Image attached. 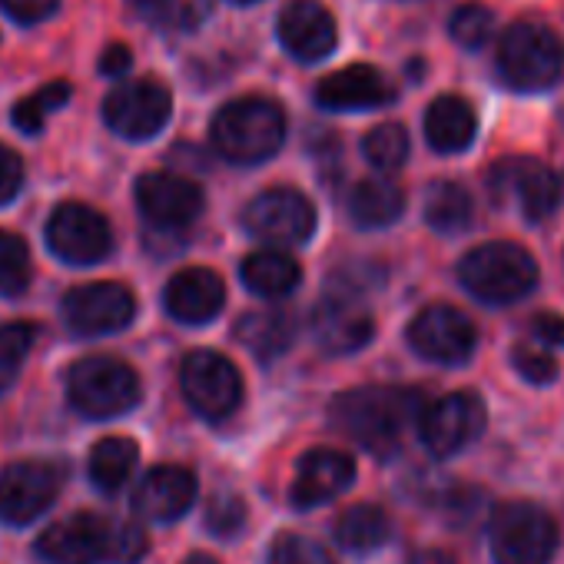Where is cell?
I'll list each match as a JSON object with an SVG mask.
<instances>
[{
  "mask_svg": "<svg viewBox=\"0 0 564 564\" xmlns=\"http://www.w3.org/2000/svg\"><path fill=\"white\" fill-rule=\"evenodd\" d=\"M419 392L392 389V386H362L336 399L333 422L343 435L356 438L362 448L376 455H389L399 448L402 432L419 415Z\"/></svg>",
  "mask_w": 564,
  "mask_h": 564,
  "instance_id": "cell-1",
  "label": "cell"
},
{
  "mask_svg": "<svg viewBox=\"0 0 564 564\" xmlns=\"http://www.w3.org/2000/svg\"><path fill=\"white\" fill-rule=\"evenodd\" d=\"M213 147L229 163H262L275 156V150L286 140V117L265 97H242L226 104L209 127Z\"/></svg>",
  "mask_w": 564,
  "mask_h": 564,
  "instance_id": "cell-2",
  "label": "cell"
},
{
  "mask_svg": "<svg viewBox=\"0 0 564 564\" xmlns=\"http://www.w3.org/2000/svg\"><path fill=\"white\" fill-rule=\"evenodd\" d=\"M458 279L475 300L505 306L534 290L538 265L514 242H485V246H475L462 259Z\"/></svg>",
  "mask_w": 564,
  "mask_h": 564,
  "instance_id": "cell-3",
  "label": "cell"
},
{
  "mask_svg": "<svg viewBox=\"0 0 564 564\" xmlns=\"http://www.w3.org/2000/svg\"><path fill=\"white\" fill-rule=\"evenodd\" d=\"M564 70V44L538 21L511 24L498 44V74L511 90H547Z\"/></svg>",
  "mask_w": 564,
  "mask_h": 564,
  "instance_id": "cell-4",
  "label": "cell"
},
{
  "mask_svg": "<svg viewBox=\"0 0 564 564\" xmlns=\"http://www.w3.org/2000/svg\"><path fill=\"white\" fill-rule=\"evenodd\" d=\"M67 395L74 409L87 419H113L137 405L140 379L137 372L110 356H90L77 362L67 376Z\"/></svg>",
  "mask_w": 564,
  "mask_h": 564,
  "instance_id": "cell-5",
  "label": "cell"
},
{
  "mask_svg": "<svg viewBox=\"0 0 564 564\" xmlns=\"http://www.w3.org/2000/svg\"><path fill=\"white\" fill-rule=\"evenodd\" d=\"M554 544V521L538 505L514 501L491 518V554L498 564H547Z\"/></svg>",
  "mask_w": 564,
  "mask_h": 564,
  "instance_id": "cell-6",
  "label": "cell"
},
{
  "mask_svg": "<svg viewBox=\"0 0 564 564\" xmlns=\"http://www.w3.org/2000/svg\"><path fill=\"white\" fill-rule=\"evenodd\" d=\"M180 386H183V395L193 405V412L209 422L232 415L242 399L239 369L213 349H196L183 359Z\"/></svg>",
  "mask_w": 564,
  "mask_h": 564,
  "instance_id": "cell-7",
  "label": "cell"
},
{
  "mask_svg": "<svg viewBox=\"0 0 564 564\" xmlns=\"http://www.w3.org/2000/svg\"><path fill=\"white\" fill-rule=\"evenodd\" d=\"M246 229L262 239V242H279V246H293L306 242L316 229V206L290 186H275L259 193L246 213H242Z\"/></svg>",
  "mask_w": 564,
  "mask_h": 564,
  "instance_id": "cell-8",
  "label": "cell"
},
{
  "mask_svg": "<svg viewBox=\"0 0 564 564\" xmlns=\"http://www.w3.org/2000/svg\"><path fill=\"white\" fill-rule=\"evenodd\" d=\"M47 246L70 265H94L113 249V232L97 209L61 203L47 219Z\"/></svg>",
  "mask_w": 564,
  "mask_h": 564,
  "instance_id": "cell-9",
  "label": "cell"
},
{
  "mask_svg": "<svg viewBox=\"0 0 564 564\" xmlns=\"http://www.w3.org/2000/svg\"><path fill=\"white\" fill-rule=\"evenodd\" d=\"M170 90L156 80L120 84L104 100V120L123 140H150L170 120Z\"/></svg>",
  "mask_w": 564,
  "mask_h": 564,
  "instance_id": "cell-10",
  "label": "cell"
},
{
  "mask_svg": "<svg viewBox=\"0 0 564 564\" xmlns=\"http://www.w3.org/2000/svg\"><path fill=\"white\" fill-rule=\"evenodd\" d=\"M491 196L514 206L524 219L538 223L554 213L561 199V180L538 160H505L488 176Z\"/></svg>",
  "mask_w": 564,
  "mask_h": 564,
  "instance_id": "cell-11",
  "label": "cell"
},
{
  "mask_svg": "<svg viewBox=\"0 0 564 564\" xmlns=\"http://www.w3.org/2000/svg\"><path fill=\"white\" fill-rule=\"evenodd\" d=\"M137 313L133 293L120 282H90L77 286L64 300V319L77 336H107L130 326Z\"/></svg>",
  "mask_w": 564,
  "mask_h": 564,
  "instance_id": "cell-12",
  "label": "cell"
},
{
  "mask_svg": "<svg viewBox=\"0 0 564 564\" xmlns=\"http://www.w3.org/2000/svg\"><path fill=\"white\" fill-rule=\"evenodd\" d=\"M422 442L432 455L448 458L462 452L468 442H475L485 429V405L471 392H452L429 405L419 419Z\"/></svg>",
  "mask_w": 564,
  "mask_h": 564,
  "instance_id": "cell-13",
  "label": "cell"
},
{
  "mask_svg": "<svg viewBox=\"0 0 564 564\" xmlns=\"http://www.w3.org/2000/svg\"><path fill=\"white\" fill-rule=\"evenodd\" d=\"M61 491V471L51 462H14L0 471V521L31 524Z\"/></svg>",
  "mask_w": 564,
  "mask_h": 564,
  "instance_id": "cell-14",
  "label": "cell"
},
{
  "mask_svg": "<svg viewBox=\"0 0 564 564\" xmlns=\"http://www.w3.org/2000/svg\"><path fill=\"white\" fill-rule=\"evenodd\" d=\"M412 349L438 366H458L475 349V323L455 306H429L409 326Z\"/></svg>",
  "mask_w": 564,
  "mask_h": 564,
  "instance_id": "cell-15",
  "label": "cell"
},
{
  "mask_svg": "<svg viewBox=\"0 0 564 564\" xmlns=\"http://www.w3.org/2000/svg\"><path fill=\"white\" fill-rule=\"evenodd\" d=\"M140 213L160 229H183L203 209V193L196 183L176 173H147L137 183Z\"/></svg>",
  "mask_w": 564,
  "mask_h": 564,
  "instance_id": "cell-16",
  "label": "cell"
},
{
  "mask_svg": "<svg viewBox=\"0 0 564 564\" xmlns=\"http://www.w3.org/2000/svg\"><path fill=\"white\" fill-rule=\"evenodd\" d=\"M107 531L110 518L70 514L37 538V554L47 564H97L107 561Z\"/></svg>",
  "mask_w": 564,
  "mask_h": 564,
  "instance_id": "cell-17",
  "label": "cell"
},
{
  "mask_svg": "<svg viewBox=\"0 0 564 564\" xmlns=\"http://www.w3.org/2000/svg\"><path fill=\"white\" fill-rule=\"evenodd\" d=\"M223 300H226L223 279L206 265L180 269L163 290L166 313L183 326H203V323L216 319L223 310Z\"/></svg>",
  "mask_w": 564,
  "mask_h": 564,
  "instance_id": "cell-18",
  "label": "cell"
},
{
  "mask_svg": "<svg viewBox=\"0 0 564 564\" xmlns=\"http://www.w3.org/2000/svg\"><path fill=\"white\" fill-rule=\"evenodd\" d=\"M356 478V462L346 452L336 448H313L303 455L293 481V505L310 511L316 505H326L339 498Z\"/></svg>",
  "mask_w": 564,
  "mask_h": 564,
  "instance_id": "cell-19",
  "label": "cell"
},
{
  "mask_svg": "<svg viewBox=\"0 0 564 564\" xmlns=\"http://www.w3.org/2000/svg\"><path fill=\"white\" fill-rule=\"evenodd\" d=\"M279 41L296 61L316 64L336 51V21L316 0H296L279 18Z\"/></svg>",
  "mask_w": 564,
  "mask_h": 564,
  "instance_id": "cell-20",
  "label": "cell"
},
{
  "mask_svg": "<svg viewBox=\"0 0 564 564\" xmlns=\"http://www.w3.org/2000/svg\"><path fill=\"white\" fill-rule=\"evenodd\" d=\"M372 333H376V323L369 310L349 296H329L326 303H319L313 316V336L333 356L359 352L372 339Z\"/></svg>",
  "mask_w": 564,
  "mask_h": 564,
  "instance_id": "cell-21",
  "label": "cell"
},
{
  "mask_svg": "<svg viewBox=\"0 0 564 564\" xmlns=\"http://www.w3.org/2000/svg\"><path fill=\"white\" fill-rule=\"evenodd\" d=\"M392 100H395L392 84L382 77V70L369 64H352L346 70H336L316 87V104L326 110H376Z\"/></svg>",
  "mask_w": 564,
  "mask_h": 564,
  "instance_id": "cell-22",
  "label": "cell"
},
{
  "mask_svg": "<svg viewBox=\"0 0 564 564\" xmlns=\"http://www.w3.org/2000/svg\"><path fill=\"white\" fill-rule=\"evenodd\" d=\"M196 498V478L183 465H156L133 491V508L150 521H176Z\"/></svg>",
  "mask_w": 564,
  "mask_h": 564,
  "instance_id": "cell-23",
  "label": "cell"
},
{
  "mask_svg": "<svg viewBox=\"0 0 564 564\" xmlns=\"http://www.w3.org/2000/svg\"><path fill=\"white\" fill-rule=\"evenodd\" d=\"M239 275H242L249 293L265 296V300H282V296H290L300 286L303 269H300V262L290 252L259 249V252L242 259Z\"/></svg>",
  "mask_w": 564,
  "mask_h": 564,
  "instance_id": "cell-24",
  "label": "cell"
},
{
  "mask_svg": "<svg viewBox=\"0 0 564 564\" xmlns=\"http://www.w3.org/2000/svg\"><path fill=\"white\" fill-rule=\"evenodd\" d=\"M475 130H478L475 110L455 94L438 97L425 113V137H429L432 150H438V153L468 150V143L475 140Z\"/></svg>",
  "mask_w": 564,
  "mask_h": 564,
  "instance_id": "cell-25",
  "label": "cell"
},
{
  "mask_svg": "<svg viewBox=\"0 0 564 564\" xmlns=\"http://www.w3.org/2000/svg\"><path fill=\"white\" fill-rule=\"evenodd\" d=\"M405 209V193L389 180H362L349 196V216L362 229L392 226Z\"/></svg>",
  "mask_w": 564,
  "mask_h": 564,
  "instance_id": "cell-26",
  "label": "cell"
},
{
  "mask_svg": "<svg viewBox=\"0 0 564 564\" xmlns=\"http://www.w3.org/2000/svg\"><path fill=\"white\" fill-rule=\"evenodd\" d=\"M293 336H296V326H293V316L286 313H249L236 326V339L259 359L282 356L293 346Z\"/></svg>",
  "mask_w": 564,
  "mask_h": 564,
  "instance_id": "cell-27",
  "label": "cell"
},
{
  "mask_svg": "<svg viewBox=\"0 0 564 564\" xmlns=\"http://www.w3.org/2000/svg\"><path fill=\"white\" fill-rule=\"evenodd\" d=\"M389 534H392V521L379 505H352L336 521V541L356 554H369L382 547Z\"/></svg>",
  "mask_w": 564,
  "mask_h": 564,
  "instance_id": "cell-28",
  "label": "cell"
},
{
  "mask_svg": "<svg viewBox=\"0 0 564 564\" xmlns=\"http://www.w3.org/2000/svg\"><path fill=\"white\" fill-rule=\"evenodd\" d=\"M137 458H140V448L133 438H123V435H110L104 442L94 445L90 452V481L100 488V491H117L137 468Z\"/></svg>",
  "mask_w": 564,
  "mask_h": 564,
  "instance_id": "cell-29",
  "label": "cell"
},
{
  "mask_svg": "<svg viewBox=\"0 0 564 564\" xmlns=\"http://www.w3.org/2000/svg\"><path fill=\"white\" fill-rule=\"evenodd\" d=\"M425 223L438 232H462L471 223V196L458 183H435L425 196Z\"/></svg>",
  "mask_w": 564,
  "mask_h": 564,
  "instance_id": "cell-30",
  "label": "cell"
},
{
  "mask_svg": "<svg viewBox=\"0 0 564 564\" xmlns=\"http://www.w3.org/2000/svg\"><path fill=\"white\" fill-rule=\"evenodd\" d=\"M31 252L14 232H0V296H21L31 286Z\"/></svg>",
  "mask_w": 564,
  "mask_h": 564,
  "instance_id": "cell-31",
  "label": "cell"
},
{
  "mask_svg": "<svg viewBox=\"0 0 564 564\" xmlns=\"http://www.w3.org/2000/svg\"><path fill=\"white\" fill-rule=\"evenodd\" d=\"M362 153L376 170H399L409 160V133L399 123H382L366 133Z\"/></svg>",
  "mask_w": 564,
  "mask_h": 564,
  "instance_id": "cell-32",
  "label": "cell"
},
{
  "mask_svg": "<svg viewBox=\"0 0 564 564\" xmlns=\"http://www.w3.org/2000/svg\"><path fill=\"white\" fill-rule=\"evenodd\" d=\"M67 100H70V84L57 80V84L41 87L37 94L24 97V100L14 107V123H18V130H24V133H41L44 123H47V117H51L57 107H64Z\"/></svg>",
  "mask_w": 564,
  "mask_h": 564,
  "instance_id": "cell-33",
  "label": "cell"
},
{
  "mask_svg": "<svg viewBox=\"0 0 564 564\" xmlns=\"http://www.w3.org/2000/svg\"><path fill=\"white\" fill-rule=\"evenodd\" d=\"M491 31H495V18L481 4H462L448 21L452 41L465 51H481L491 41Z\"/></svg>",
  "mask_w": 564,
  "mask_h": 564,
  "instance_id": "cell-34",
  "label": "cell"
},
{
  "mask_svg": "<svg viewBox=\"0 0 564 564\" xmlns=\"http://www.w3.org/2000/svg\"><path fill=\"white\" fill-rule=\"evenodd\" d=\"M213 0H153L143 11L153 24L170 31H193L206 21Z\"/></svg>",
  "mask_w": 564,
  "mask_h": 564,
  "instance_id": "cell-35",
  "label": "cell"
},
{
  "mask_svg": "<svg viewBox=\"0 0 564 564\" xmlns=\"http://www.w3.org/2000/svg\"><path fill=\"white\" fill-rule=\"evenodd\" d=\"M34 339H37V326L34 323H8V326H0V386L14 379V372L21 369V362L34 349Z\"/></svg>",
  "mask_w": 564,
  "mask_h": 564,
  "instance_id": "cell-36",
  "label": "cell"
},
{
  "mask_svg": "<svg viewBox=\"0 0 564 564\" xmlns=\"http://www.w3.org/2000/svg\"><path fill=\"white\" fill-rule=\"evenodd\" d=\"M269 564H336L323 544L306 534L282 531L269 547Z\"/></svg>",
  "mask_w": 564,
  "mask_h": 564,
  "instance_id": "cell-37",
  "label": "cell"
},
{
  "mask_svg": "<svg viewBox=\"0 0 564 564\" xmlns=\"http://www.w3.org/2000/svg\"><path fill=\"white\" fill-rule=\"evenodd\" d=\"M143 554H147V534L130 521H110L107 561L110 564H137Z\"/></svg>",
  "mask_w": 564,
  "mask_h": 564,
  "instance_id": "cell-38",
  "label": "cell"
},
{
  "mask_svg": "<svg viewBox=\"0 0 564 564\" xmlns=\"http://www.w3.org/2000/svg\"><path fill=\"white\" fill-rule=\"evenodd\" d=\"M246 524V505L232 495H216L206 508V528L219 538H232Z\"/></svg>",
  "mask_w": 564,
  "mask_h": 564,
  "instance_id": "cell-39",
  "label": "cell"
},
{
  "mask_svg": "<svg viewBox=\"0 0 564 564\" xmlns=\"http://www.w3.org/2000/svg\"><path fill=\"white\" fill-rule=\"evenodd\" d=\"M514 369L528 379V382H538V386H544V382H551L554 376H557V362L544 352V349H528V346H518L514 349Z\"/></svg>",
  "mask_w": 564,
  "mask_h": 564,
  "instance_id": "cell-40",
  "label": "cell"
},
{
  "mask_svg": "<svg viewBox=\"0 0 564 564\" xmlns=\"http://www.w3.org/2000/svg\"><path fill=\"white\" fill-rule=\"evenodd\" d=\"M21 183H24V163H21V156L11 147L0 143V206L11 203L18 196Z\"/></svg>",
  "mask_w": 564,
  "mask_h": 564,
  "instance_id": "cell-41",
  "label": "cell"
},
{
  "mask_svg": "<svg viewBox=\"0 0 564 564\" xmlns=\"http://www.w3.org/2000/svg\"><path fill=\"white\" fill-rule=\"evenodd\" d=\"M0 8H4L18 24H41L61 8V0H0Z\"/></svg>",
  "mask_w": 564,
  "mask_h": 564,
  "instance_id": "cell-42",
  "label": "cell"
},
{
  "mask_svg": "<svg viewBox=\"0 0 564 564\" xmlns=\"http://www.w3.org/2000/svg\"><path fill=\"white\" fill-rule=\"evenodd\" d=\"M531 333L541 346L547 349H561L564 346V316H554V313H541L531 319Z\"/></svg>",
  "mask_w": 564,
  "mask_h": 564,
  "instance_id": "cell-43",
  "label": "cell"
},
{
  "mask_svg": "<svg viewBox=\"0 0 564 564\" xmlns=\"http://www.w3.org/2000/svg\"><path fill=\"white\" fill-rule=\"evenodd\" d=\"M130 64H133L130 51H127L123 44H110V47L104 51V57H100V74H104V77H120V74L130 70Z\"/></svg>",
  "mask_w": 564,
  "mask_h": 564,
  "instance_id": "cell-44",
  "label": "cell"
},
{
  "mask_svg": "<svg viewBox=\"0 0 564 564\" xmlns=\"http://www.w3.org/2000/svg\"><path fill=\"white\" fill-rule=\"evenodd\" d=\"M409 564H455V561H452V554H445V551H435V547H429V551H415Z\"/></svg>",
  "mask_w": 564,
  "mask_h": 564,
  "instance_id": "cell-45",
  "label": "cell"
},
{
  "mask_svg": "<svg viewBox=\"0 0 564 564\" xmlns=\"http://www.w3.org/2000/svg\"><path fill=\"white\" fill-rule=\"evenodd\" d=\"M183 564H219L216 557H209V554H189Z\"/></svg>",
  "mask_w": 564,
  "mask_h": 564,
  "instance_id": "cell-46",
  "label": "cell"
},
{
  "mask_svg": "<svg viewBox=\"0 0 564 564\" xmlns=\"http://www.w3.org/2000/svg\"><path fill=\"white\" fill-rule=\"evenodd\" d=\"M133 4H137V8H140V11H147V8H150V4H153V0H133Z\"/></svg>",
  "mask_w": 564,
  "mask_h": 564,
  "instance_id": "cell-47",
  "label": "cell"
},
{
  "mask_svg": "<svg viewBox=\"0 0 564 564\" xmlns=\"http://www.w3.org/2000/svg\"><path fill=\"white\" fill-rule=\"evenodd\" d=\"M232 4H256V0H232Z\"/></svg>",
  "mask_w": 564,
  "mask_h": 564,
  "instance_id": "cell-48",
  "label": "cell"
}]
</instances>
